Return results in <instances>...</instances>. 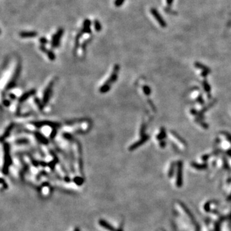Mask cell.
I'll return each mask as SVG.
<instances>
[{
	"label": "cell",
	"instance_id": "6da1fadb",
	"mask_svg": "<svg viewBox=\"0 0 231 231\" xmlns=\"http://www.w3.org/2000/svg\"><path fill=\"white\" fill-rule=\"evenodd\" d=\"M64 29L60 28L53 35L51 39V46L53 48H58L59 47V44H60V39H61L62 37L63 34H64Z\"/></svg>",
	"mask_w": 231,
	"mask_h": 231
},
{
	"label": "cell",
	"instance_id": "7a4b0ae2",
	"mask_svg": "<svg viewBox=\"0 0 231 231\" xmlns=\"http://www.w3.org/2000/svg\"><path fill=\"white\" fill-rule=\"evenodd\" d=\"M99 225H100L101 227H102L103 228H104L105 229L109 231H118V229L115 228V227H113L111 224H110L109 223H108L106 220L105 219H101L99 220L98 222Z\"/></svg>",
	"mask_w": 231,
	"mask_h": 231
},
{
	"label": "cell",
	"instance_id": "3957f363",
	"mask_svg": "<svg viewBox=\"0 0 231 231\" xmlns=\"http://www.w3.org/2000/svg\"><path fill=\"white\" fill-rule=\"evenodd\" d=\"M91 21L89 19H86L83 23V28H82V32L83 34H91Z\"/></svg>",
	"mask_w": 231,
	"mask_h": 231
},
{
	"label": "cell",
	"instance_id": "277c9868",
	"mask_svg": "<svg viewBox=\"0 0 231 231\" xmlns=\"http://www.w3.org/2000/svg\"><path fill=\"white\" fill-rule=\"evenodd\" d=\"M151 12H152L153 17H154L156 19V20L158 21L159 23L162 27H165V26H166V23H165L164 21L162 19V18L161 17V16H160L159 14L158 13V12H157L155 9H154V8H152V9H151Z\"/></svg>",
	"mask_w": 231,
	"mask_h": 231
},
{
	"label": "cell",
	"instance_id": "5b68a950",
	"mask_svg": "<svg viewBox=\"0 0 231 231\" xmlns=\"http://www.w3.org/2000/svg\"><path fill=\"white\" fill-rule=\"evenodd\" d=\"M38 33L35 31L31 32H21L19 33V36L21 38H34L37 36Z\"/></svg>",
	"mask_w": 231,
	"mask_h": 231
},
{
	"label": "cell",
	"instance_id": "8992f818",
	"mask_svg": "<svg viewBox=\"0 0 231 231\" xmlns=\"http://www.w3.org/2000/svg\"><path fill=\"white\" fill-rule=\"evenodd\" d=\"M39 48H40V49L41 50V51L44 52V53H45L46 54H47L48 57L49 58V59H50V60H53L55 59V55L54 53H53L52 51L49 50V49H47V48L45 47V46L40 45Z\"/></svg>",
	"mask_w": 231,
	"mask_h": 231
},
{
	"label": "cell",
	"instance_id": "52a82bcc",
	"mask_svg": "<svg viewBox=\"0 0 231 231\" xmlns=\"http://www.w3.org/2000/svg\"><path fill=\"white\" fill-rule=\"evenodd\" d=\"M94 28L96 30V32H99L101 31V25L100 22L99 21V20L95 19L94 21Z\"/></svg>",
	"mask_w": 231,
	"mask_h": 231
},
{
	"label": "cell",
	"instance_id": "ba28073f",
	"mask_svg": "<svg viewBox=\"0 0 231 231\" xmlns=\"http://www.w3.org/2000/svg\"><path fill=\"white\" fill-rule=\"evenodd\" d=\"M125 2V0H115V2H114V5L116 7H120Z\"/></svg>",
	"mask_w": 231,
	"mask_h": 231
},
{
	"label": "cell",
	"instance_id": "9c48e42d",
	"mask_svg": "<svg viewBox=\"0 0 231 231\" xmlns=\"http://www.w3.org/2000/svg\"><path fill=\"white\" fill-rule=\"evenodd\" d=\"M39 43L41 44V45H45V44H48V40L46 38H45L44 37H40L39 39Z\"/></svg>",
	"mask_w": 231,
	"mask_h": 231
},
{
	"label": "cell",
	"instance_id": "30bf717a",
	"mask_svg": "<svg viewBox=\"0 0 231 231\" xmlns=\"http://www.w3.org/2000/svg\"><path fill=\"white\" fill-rule=\"evenodd\" d=\"M2 184H3V188L4 189H7V187H8V186H7V183H6V182H5V181L3 178H2Z\"/></svg>",
	"mask_w": 231,
	"mask_h": 231
},
{
	"label": "cell",
	"instance_id": "8fae6325",
	"mask_svg": "<svg viewBox=\"0 0 231 231\" xmlns=\"http://www.w3.org/2000/svg\"><path fill=\"white\" fill-rule=\"evenodd\" d=\"M172 2H173V0H167V2L168 4H171V3H172Z\"/></svg>",
	"mask_w": 231,
	"mask_h": 231
},
{
	"label": "cell",
	"instance_id": "7c38bea8",
	"mask_svg": "<svg viewBox=\"0 0 231 231\" xmlns=\"http://www.w3.org/2000/svg\"><path fill=\"white\" fill-rule=\"evenodd\" d=\"M74 231H80V229L78 228H76L75 229Z\"/></svg>",
	"mask_w": 231,
	"mask_h": 231
}]
</instances>
